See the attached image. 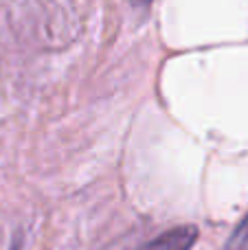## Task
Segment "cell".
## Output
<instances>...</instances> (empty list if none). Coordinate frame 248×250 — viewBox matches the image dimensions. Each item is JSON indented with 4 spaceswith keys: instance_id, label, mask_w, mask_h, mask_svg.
I'll use <instances>...</instances> for the list:
<instances>
[{
    "instance_id": "1",
    "label": "cell",
    "mask_w": 248,
    "mask_h": 250,
    "mask_svg": "<svg viewBox=\"0 0 248 250\" xmlns=\"http://www.w3.org/2000/svg\"><path fill=\"white\" fill-rule=\"evenodd\" d=\"M196 239H198V229L191 224H185V226H176V229L158 235L152 242L143 244V246L136 250H191Z\"/></svg>"
},
{
    "instance_id": "2",
    "label": "cell",
    "mask_w": 248,
    "mask_h": 250,
    "mask_svg": "<svg viewBox=\"0 0 248 250\" xmlns=\"http://www.w3.org/2000/svg\"><path fill=\"white\" fill-rule=\"evenodd\" d=\"M227 250H248V215L237 224L227 242Z\"/></svg>"
},
{
    "instance_id": "3",
    "label": "cell",
    "mask_w": 248,
    "mask_h": 250,
    "mask_svg": "<svg viewBox=\"0 0 248 250\" xmlns=\"http://www.w3.org/2000/svg\"><path fill=\"white\" fill-rule=\"evenodd\" d=\"M130 2L134 4V7H145V4H149L152 0H130Z\"/></svg>"
},
{
    "instance_id": "4",
    "label": "cell",
    "mask_w": 248,
    "mask_h": 250,
    "mask_svg": "<svg viewBox=\"0 0 248 250\" xmlns=\"http://www.w3.org/2000/svg\"><path fill=\"white\" fill-rule=\"evenodd\" d=\"M9 250H20V239H16V242H13V246Z\"/></svg>"
}]
</instances>
